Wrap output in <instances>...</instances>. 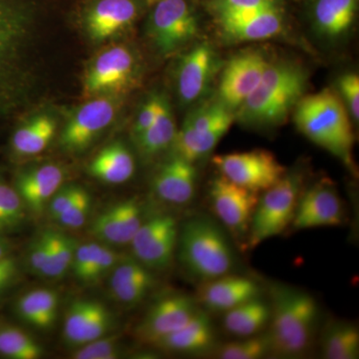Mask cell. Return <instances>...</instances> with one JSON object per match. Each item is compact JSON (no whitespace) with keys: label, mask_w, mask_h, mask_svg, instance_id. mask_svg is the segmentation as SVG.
Returning <instances> with one entry per match:
<instances>
[{"label":"cell","mask_w":359,"mask_h":359,"mask_svg":"<svg viewBox=\"0 0 359 359\" xmlns=\"http://www.w3.org/2000/svg\"><path fill=\"white\" fill-rule=\"evenodd\" d=\"M34 11L26 0H0V125L27 107L34 90Z\"/></svg>","instance_id":"obj_1"},{"label":"cell","mask_w":359,"mask_h":359,"mask_svg":"<svg viewBox=\"0 0 359 359\" xmlns=\"http://www.w3.org/2000/svg\"><path fill=\"white\" fill-rule=\"evenodd\" d=\"M309 72L290 59L273 60L257 88L236 111V120L254 127H276L306 95Z\"/></svg>","instance_id":"obj_2"},{"label":"cell","mask_w":359,"mask_h":359,"mask_svg":"<svg viewBox=\"0 0 359 359\" xmlns=\"http://www.w3.org/2000/svg\"><path fill=\"white\" fill-rule=\"evenodd\" d=\"M271 294L269 337L271 354L282 358H299L313 344L318 323V302L308 292L273 283Z\"/></svg>","instance_id":"obj_3"},{"label":"cell","mask_w":359,"mask_h":359,"mask_svg":"<svg viewBox=\"0 0 359 359\" xmlns=\"http://www.w3.org/2000/svg\"><path fill=\"white\" fill-rule=\"evenodd\" d=\"M351 119L339 95L328 88L304 95L294 110L299 131L348 168L354 166V134Z\"/></svg>","instance_id":"obj_4"},{"label":"cell","mask_w":359,"mask_h":359,"mask_svg":"<svg viewBox=\"0 0 359 359\" xmlns=\"http://www.w3.org/2000/svg\"><path fill=\"white\" fill-rule=\"evenodd\" d=\"M178 243L180 261L200 282L228 275L233 269V249L224 231L211 219H189L180 231Z\"/></svg>","instance_id":"obj_5"},{"label":"cell","mask_w":359,"mask_h":359,"mask_svg":"<svg viewBox=\"0 0 359 359\" xmlns=\"http://www.w3.org/2000/svg\"><path fill=\"white\" fill-rule=\"evenodd\" d=\"M304 185L301 170L287 171L280 181L259 196L245 242L248 249H255L292 226Z\"/></svg>","instance_id":"obj_6"},{"label":"cell","mask_w":359,"mask_h":359,"mask_svg":"<svg viewBox=\"0 0 359 359\" xmlns=\"http://www.w3.org/2000/svg\"><path fill=\"white\" fill-rule=\"evenodd\" d=\"M236 121V113L217 99L196 108L177 131L173 155L196 163L214 150Z\"/></svg>","instance_id":"obj_7"},{"label":"cell","mask_w":359,"mask_h":359,"mask_svg":"<svg viewBox=\"0 0 359 359\" xmlns=\"http://www.w3.org/2000/svg\"><path fill=\"white\" fill-rule=\"evenodd\" d=\"M197 0H154L148 15L149 39L162 56H171L200 32Z\"/></svg>","instance_id":"obj_8"},{"label":"cell","mask_w":359,"mask_h":359,"mask_svg":"<svg viewBox=\"0 0 359 359\" xmlns=\"http://www.w3.org/2000/svg\"><path fill=\"white\" fill-rule=\"evenodd\" d=\"M140 77V65L126 45H114L99 53L85 73V96H118L133 88Z\"/></svg>","instance_id":"obj_9"},{"label":"cell","mask_w":359,"mask_h":359,"mask_svg":"<svg viewBox=\"0 0 359 359\" xmlns=\"http://www.w3.org/2000/svg\"><path fill=\"white\" fill-rule=\"evenodd\" d=\"M212 164L221 176L257 194L275 185L287 171L273 153L263 149L216 155Z\"/></svg>","instance_id":"obj_10"},{"label":"cell","mask_w":359,"mask_h":359,"mask_svg":"<svg viewBox=\"0 0 359 359\" xmlns=\"http://www.w3.org/2000/svg\"><path fill=\"white\" fill-rule=\"evenodd\" d=\"M273 59L261 48H248L231 56L223 66L217 100L236 111L261 82Z\"/></svg>","instance_id":"obj_11"},{"label":"cell","mask_w":359,"mask_h":359,"mask_svg":"<svg viewBox=\"0 0 359 359\" xmlns=\"http://www.w3.org/2000/svg\"><path fill=\"white\" fill-rule=\"evenodd\" d=\"M119 105L117 96L92 97L66 123L60 136L62 148L71 153L82 152L88 148L110 126Z\"/></svg>","instance_id":"obj_12"},{"label":"cell","mask_w":359,"mask_h":359,"mask_svg":"<svg viewBox=\"0 0 359 359\" xmlns=\"http://www.w3.org/2000/svg\"><path fill=\"white\" fill-rule=\"evenodd\" d=\"M178 226L171 215H155L143 221L131 244L135 259L149 269H164L173 261Z\"/></svg>","instance_id":"obj_13"},{"label":"cell","mask_w":359,"mask_h":359,"mask_svg":"<svg viewBox=\"0 0 359 359\" xmlns=\"http://www.w3.org/2000/svg\"><path fill=\"white\" fill-rule=\"evenodd\" d=\"M209 196L212 210L224 226L235 237L248 238L259 194L243 188L219 175L212 180Z\"/></svg>","instance_id":"obj_14"},{"label":"cell","mask_w":359,"mask_h":359,"mask_svg":"<svg viewBox=\"0 0 359 359\" xmlns=\"http://www.w3.org/2000/svg\"><path fill=\"white\" fill-rule=\"evenodd\" d=\"M217 51L208 42L195 45L182 56L177 70V92L184 105L199 102L221 68Z\"/></svg>","instance_id":"obj_15"},{"label":"cell","mask_w":359,"mask_h":359,"mask_svg":"<svg viewBox=\"0 0 359 359\" xmlns=\"http://www.w3.org/2000/svg\"><path fill=\"white\" fill-rule=\"evenodd\" d=\"M145 0H92L82 13L90 39L102 42L130 29L140 18Z\"/></svg>","instance_id":"obj_16"},{"label":"cell","mask_w":359,"mask_h":359,"mask_svg":"<svg viewBox=\"0 0 359 359\" xmlns=\"http://www.w3.org/2000/svg\"><path fill=\"white\" fill-rule=\"evenodd\" d=\"M344 221V208L332 182L321 180L302 191L292 226L295 230L337 226Z\"/></svg>","instance_id":"obj_17"},{"label":"cell","mask_w":359,"mask_h":359,"mask_svg":"<svg viewBox=\"0 0 359 359\" xmlns=\"http://www.w3.org/2000/svg\"><path fill=\"white\" fill-rule=\"evenodd\" d=\"M199 311L197 302L186 294L166 295L151 306L141 321L137 335L145 344H154L186 325Z\"/></svg>","instance_id":"obj_18"},{"label":"cell","mask_w":359,"mask_h":359,"mask_svg":"<svg viewBox=\"0 0 359 359\" xmlns=\"http://www.w3.org/2000/svg\"><path fill=\"white\" fill-rule=\"evenodd\" d=\"M287 7L259 9L218 21L224 40L233 43L276 37L285 30Z\"/></svg>","instance_id":"obj_19"},{"label":"cell","mask_w":359,"mask_h":359,"mask_svg":"<svg viewBox=\"0 0 359 359\" xmlns=\"http://www.w3.org/2000/svg\"><path fill=\"white\" fill-rule=\"evenodd\" d=\"M261 294V287L256 280L228 273L203 283L198 301L209 311L226 313Z\"/></svg>","instance_id":"obj_20"},{"label":"cell","mask_w":359,"mask_h":359,"mask_svg":"<svg viewBox=\"0 0 359 359\" xmlns=\"http://www.w3.org/2000/svg\"><path fill=\"white\" fill-rule=\"evenodd\" d=\"M111 323V314L102 304L81 299L73 302L68 309L63 334L68 344L81 346L103 337Z\"/></svg>","instance_id":"obj_21"},{"label":"cell","mask_w":359,"mask_h":359,"mask_svg":"<svg viewBox=\"0 0 359 359\" xmlns=\"http://www.w3.org/2000/svg\"><path fill=\"white\" fill-rule=\"evenodd\" d=\"M195 163L172 155L153 178V190L159 199L173 205H186L192 201L197 186Z\"/></svg>","instance_id":"obj_22"},{"label":"cell","mask_w":359,"mask_h":359,"mask_svg":"<svg viewBox=\"0 0 359 359\" xmlns=\"http://www.w3.org/2000/svg\"><path fill=\"white\" fill-rule=\"evenodd\" d=\"M306 8L314 32L332 41L341 39L353 27L359 0H309Z\"/></svg>","instance_id":"obj_23"},{"label":"cell","mask_w":359,"mask_h":359,"mask_svg":"<svg viewBox=\"0 0 359 359\" xmlns=\"http://www.w3.org/2000/svg\"><path fill=\"white\" fill-rule=\"evenodd\" d=\"M142 223L141 203L137 199H129L99 215L92 226V233L103 242L127 245L131 243Z\"/></svg>","instance_id":"obj_24"},{"label":"cell","mask_w":359,"mask_h":359,"mask_svg":"<svg viewBox=\"0 0 359 359\" xmlns=\"http://www.w3.org/2000/svg\"><path fill=\"white\" fill-rule=\"evenodd\" d=\"M63 181L62 168L54 164L43 165L20 174L16 180V192L23 204L35 214H39L62 187Z\"/></svg>","instance_id":"obj_25"},{"label":"cell","mask_w":359,"mask_h":359,"mask_svg":"<svg viewBox=\"0 0 359 359\" xmlns=\"http://www.w3.org/2000/svg\"><path fill=\"white\" fill-rule=\"evenodd\" d=\"M216 344V332L210 316L203 309L195 313L184 327L156 342L155 346L170 353L201 354Z\"/></svg>","instance_id":"obj_26"},{"label":"cell","mask_w":359,"mask_h":359,"mask_svg":"<svg viewBox=\"0 0 359 359\" xmlns=\"http://www.w3.org/2000/svg\"><path fill=\"white\" fill-rule=\"evenodd\" d=\"M155 285L151 269L136 259L118 262L110 278V290L121 304L133 306L147 297Z\"/></svg>","instance_id":"obj_27"},{"label":"cell","mask_w":359,"mask_h":359,"mask_svg":"<svg viewBox=\"0 0 359 359\" xmlns=\"http://www.w3.org/2000/svg\"><path fill=\"white\" fill-rule=\"evenodd\" d=\"M56 120L48 114H39L20 124L11 136V147L18 157L39 154L54 138Z\"/></svg>","instance_id":"obj_28"},{"label":"cell","mask_w":359,"mask_h":359,"mask_svg":"<svg viewBox=\"0 0 359 359\" xmlns=\"http://www.w3.org/2000/svg\"><path fill=\"white\" fill-rule=\"evenodd\" d=\"M89 172L92 176L105 183H125L134 175L133 155L124 144L115 142L101 150L92 160Z\"/></svg>","instance_id":"obj_29"},{"label":"cell","mask_w":359,"mask_h":359,"mask_svg":"<svg viewBox=\"0 0 359 359\" xmlns=\"http://www.w3.org/2000/svg\"><path fill=\"white\" fill-rule=\"evenodd\" d=\"M269 320L271 304L259 297L226 311L223 323L226 332L241 339L263 332Z\"/></svg>","instance_id":"obj_30"},{"label":"cell","mask_w":359,"mask_h":359,"mask_svg":"<svg viewBox=\"0 0 359 359\" xmlns=\"http://www.w3.org/2000/svg\"><path fill=\"white\" fill-rule=\"evenodd\" d=\"M177 131L174 113L166 98L154 123L135 138L139 152L146 159L159 155L171 148Z\"/></svg>","instance_id":"obj_31"},{"label":"cell","mask_w":359,"mask_h":359,"mask_svg":"<svg viewBox=\"0 0 359 359\" xmlns=\"http://www.w3.org/2000/svg\"><path fill=\"white\" fill-rule=\"evenodd\" d=\"M59 297L54 290H34L20 297L16 309L25 323L40 330H48L57 318Z\"/></svg>","instance_id":"obj_32"},{"label":"cell","mask_w":359,"mask_h":359,"mask_svg":"<svg viewBox=\"0 0 359 359\" xmlns=\"http://www.w3.org/2000/svg\"><path fill=\"white\" fill-rule=\"evenodd\" d=\"M321 351L327 359L358 358V328L344 321L330 323L321 339Z\"/></svg>","instance_id":"obj_33"},{"label":"cell","mask_w":359,"mask_h":359,"mask_svg":"<svg viewBox=\"0 0 359 359\" xmlns=\"http://www.w3.org/2000/svg\"><path fill=\"white\" fill-rule=\"evenodd\" d=\"M49 238L48 262L42 276L60 278L71 268L76 243L72 238L55 231H47Z\"/></svg>","instance_id":"obj_34"},{"label":"cell","mask_w":359,"mask_h":359,"mask_svg":"<svg viewBox=\"0 0 359 359\" xmlns=\"http://www.w3.org/2000/svg\"><path fill=\"white\" fill-rule=\"evenodd\" d=\"M201 6L215 22L259 9L285 7V0H200Z\"/></svg>","instance_id":"obj_35"},{"label":"cell","mask_w":359,"mask_h":359,"mask_svg":"<svg viewBox=\"0 0 359 359\" xmlns=\"http://www.w3.org/2000/svg\"><path fill=\"white\" fill-rule=\"evenodd\" d=\"M0 354L13 359H37L41 358L43 349L20 328L2 327H0Z\"/></svg>","instance_id":"obj_36"},{"label":"cell","mask_w":359,"mask_h":359,"mask_svg":"<svg viewBox=\"0 0 359 359\" xmlns=\"http://www.w3.org/2000/svg\"><path fill=\"white\" fill-rule=\"evenodd\" d=\"M242 339L228 342L217 351L222 359H259L271 354V340L268 332L241 337Z\"/></svg>","instance_id":"obj_37"},{"label":"cell","mask_w":359,"mask_h":359,"mask_svg":"<svg viewBox=\"0 0 359 359\" xmlns=\"http://www.w3.org/2000/svg\"><path fill=\"white\" fill-rule=\"evenodd\" d=\"M101 250H102V245L98 243L89 242L77 245L71 269L80 282L87 283L98 282L97 269H98Z\"/></svg>","instance_id":"obj_38"},{"label":"cell","mask_w":359,"mask_h":359,"mask_svg":"<svg viewBox=\"0 0 359 359\" xmlns=\"http://www.w3.org/2000/svg\"><path fill=\"white\" fill-rule=\"evenodd\" d=\"M25 219L23 202L16 190L0 181V231L15 228Z\"/></svg>","instance_id":"obj_39"},{"label":"cell","mask_w":359,"mask_h":359,"mask_svg":"<svg viewBox=\"0 0 359 359\" xmlns=\"http://www.w3.org/2000/svg\"><path fill=\"white\" fill-rule=\"evenodd\" d=\"M121 354V347L117 339H98L81 346L73 358L76 359H115Z\"/></svg>","instance_id":"obj_40"},{"label":"cell","mask_w":359,"mask_h":359,"mask_svg":"<svg viewBox=\"0 0 359 359\" xmlns=\"http://www.w3.org/2000/svg\"><path fill=\"white\" fill-rule=\"evenodd\" d=\"M340 99L353 122L359 120V76L356 73H346L339 77Z\"/></svg>","instance_id":"obj_41"},{"label":"cell","mask_w":359,"mask_h":359,"mask_svg":"<svg viewBox=\"0 0 359 359\" xmlns=\"http://www.w3.org/2000/svg\"><path fill=\"white\" fill-rule=\"evenodd\" d=\"M166 98L164 94L161 93H153L148 97L135 120L133 126L135 138L146 131L154 123Z\"/></svg>","instance_id":"obj_42"},{"label":"cell","mask_w":359,"mask_h":359,"mask_svg":"<svg viewBox=\"0 0 359 359\" xmlns=\"http://www.w3.org/2000/svg\"><path fill=\"white\" fill-rule=\"evenodd\" d=\"M91 208V198L86 191H83L78 199L56 219L59 224L65 228L78 229L83 226Z\"/></svg>","instance_id":"obj_43"},{"label":"cell","mask_w":359,"mask_h":359,"mask_svg":"<svg viewBox=\"0 0 359 359\" xmlns=\"http://www.w3.org/2000/svg\"><path fill=\"white\" fill-rule=\"evenodd\" d=\"M84 189L76 185L61 187L49 201V214L56 219L78 199Z\"/></svg>","instance_id":"obj_44"},{"label":"cell","mask_w":359,"mask_h":359,"mask_svg":"<svg viewBox=\"0 0 359 359\" xmlns=\"http://www.w3.org/2000/svg\"><path fill=\"white\" fill-rule=\"evenodd\" d=\"M49 255V238L48 233L44 231L34 241L29 250V262L30 269L33 273L42 276L47 262H48Z\"/></svg>","instance_id":"obj_45"},{"label":"cell","mask_w":359,"mask_h":359,"mask_svg":"<svg viewBox=\"0 0 359 359\" xmlns=\"http://www.w3.org/2000/svg\"><path fill=\"white\" fill-rule=\"evenodd\" d=\"M18 266L11 257H4L0 261V290L7 287L15 278Z\"/></svg>","instance_id":"obj_46"},{"label":"cell","mask_w":359,"mask_h":359,"mask_svg":"<svg viewBox=\"0 0 359 359\" xmlns=\"http://www.w3.org/2000/svg\"><path fill=\"white\" fill-rule=\"evenodd\" d=\"M7 244L6 241L0 238V261L6 257Z\"/></svg>","instance_id":"obj_47"},{"label":"cell","mask_w":359,"mask_h":359,"mask_svg":"<svg viewBox=\"0 0 359 359\" xmlns=\"http://www.w3.org/2000/svg\"><path fill=\"white\" fill-rule=\"evenodd\" d=\"M153 1H154V0H153Z\"/></svg>","instance_id":"obj_48"}]
</instances>
